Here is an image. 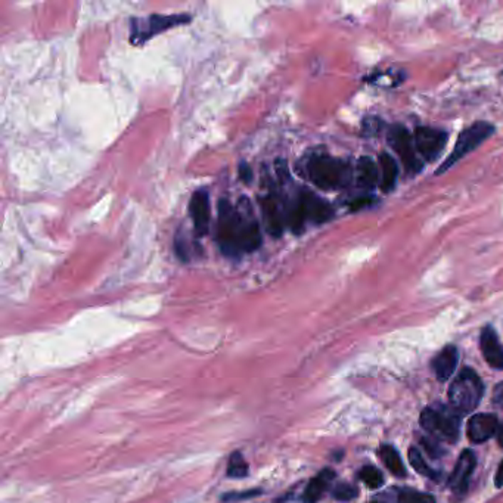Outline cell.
I'll return each instance as SVG.
<instances>
[{"label":"cell","instance_id":"6da1fadb","mask_svg":"<svg viewBox=\"0 0 503 503\" xmlns=\"http://www.w3.org/2000/svg\"><path fill=\"white\" fill-rule=\"evenodd\" d=\"M217 242L223 253L230 257L253 253L260 248V224L245 198L239 205H234L229 199L219 201Z\"/></svg>","mask_w":503,"mask_h":503},{"label":"cell","instance_id":"7a4b0ae2","mask_svg":"<svg viewBox=\"0 0 503 503\" xmlns=\"http://www.w3.org/2000/svg\"><path fill=\"white\" fill-rule=\"evenodd\" d=\"M306 172L310 182L325 191L340 190L347 186L351 179L350 164L326 154L313 155L307 161Z\"/></svg>","mask_w":503,"mask_h":503},{"label":"cell","instance_id":"3957f363","mask_svg":"<svg viewBox=\"0 0 503 503\" xmlns=\"http://www.w3.org/2000/svg\"><path fill=\"white\" fill-rule=\"evenodd\" d=\"M460 416L462 413H459L452 406L434 405L422 410L419 421H421L422 428L435 438L455 443L459 438L460 422H462Z\"/></svg>","mask_w":503,"mask_h":503},{"label":"cell","instance_id":"277c9868","mask_svg":"<svg viewBox=\"0 0 503 503\" xmlns=\"http://www.w3.org/2000/svg\"><path fill=\"white\" fill-rule=\"evenodd\" d=\"M484 394L483 381L470 368H465L457 373L455 381L449 388V400L453 409L459 413H470L478 408Z\"/></svg>","mask_w":503,"mask_h":503},{"label":"cell","instance_id":"5b68a950","mask_svg":"<svg viewBox=\"0 0 503 503\" xmlns=\"http://www.w3.org/2000/svg\"><path fill=\"white\" fill-rule=\"evenodd\" d=\"M494 133V125L487 121H477L467 128L459 135L455 148L447 160L435 170V176H440L450 170L460 160L465 158L468 154L475 151L479 145H483Z\"/></svg>","mask_w":503,"mask_h":503},{"label":"cell","instance_id":"8992f818","mask_svg":"<svg viewBox=\"0 0 503 503\" xmlns=\"http://www.w3.org/2000/svg\"><path fill=\"white\" fill-rule=\"evenodd\" d=\"M387 140H388V145L402 160L405 169L409 175H418L422 170L424 165L416 154L415 139L405 125L402 124L391 125L387 135Z\"/></svg>","mask_w":503,"mask_h":503},{"label":"cell","instance_id":"52a82bcc","mask_svg":"<svg viewBox=\"0 0 503 503\" xmlns=\"http://www.w3.org/2000/svg\"><path fill=\"white\" fill-rule=\"evenodd\" d=\"M187 21H191L190 15H151L146 19H132L130 37L133 43H143L152 36L172 27L186 24Z\"/></svg>","mask_w":503,"mask_h":503},{"label":"cell","instance_id":"ba28073f","mask_svg":"<svg viewBox=\"0 0 503 503\" xmlns=\"http://www.w3.org/2000/svg\"><path fill=\"white\" fill-rule=\"evenodd\" d=\"M413 139L419 155L428 162H434L446 148L449 135L442 129L418 128L415 130Z\"/></svg>","mask_w":503,"mask_h":503},{"label":"cell","instance_id":"9c48e42d","mask_svg":"<svg viewBox=\"0 0 503 503\" xmlns=\"http://www.w3.org/2000/svg\"><path fill=\"white\" fill-rule=\"evenodd\" d=\"M297 198L303 208L306 222L322 224L333 217L332 207L325 199H322L316 194H313L311 191L301 190Z\"/></svg>","mask_w":503,"mask_h":503},{"label":"cell","instance_id":"30bf717a","mask_svg":"<svg viewBox=\"0 0 503 503\" xmlns=\"http://www.w3.org/2000/svg\"><path fill=\"white\" fill-rule=\"evenodd\" d=\"M475 465H477V459L474 452L464 450L460 453L457 462L455 465V470L449 478V487L453 493L456 494L467 493Z\"/></svg>","mask_w":503,"mask_h":503},{"label":"cell","instance_id":"8fae6325","mask_svg":"<svg viewBox=\"0 0 503 503\" xmlns=\"http://www.w3.org/2000/svg\"><path fill=\"white\" fill-rule=\"evenodd\" d=\"M209 212H212V207H209L208 192L205 190L195 191L190 202V213L198 237H205L209 232V220H212Z\"/></svg>","mask_w":503,"mask_h":503},{"label":"cell","instance_id":"7c38bea8","mask_svg":"<svg viewBox=\"0 0 503 503\" xmlns=\"http://www.w3.org/2000/svg\"><path fill=\"white\" fill-rule=\"evenodd\" d=\"M260 204L269 234L274 235L275 238H279L286 223V209L284 208L276 195H269L263 198Z\"/></svg>","mask_w":503,"mask_h":503},{"label":"cell","instance_id":"4fadbf2b","mask_svg":"<svg viewBox=\"0 0 503 503\" xmlns=\"http://www.w3.org/2000/svg\"><path fill=\"white\" fill-rule=\"evenodd\" d=\"M479 347L486 362L492 368L503 370V344L499 341V337L493 326L487 325L481 331Z\"/></svg>","mask_w":503,"mask_h":503},{"label":"cell","instance_id":"5bb4252c","mask_svg":"<svg viewBox=\"0 0 503 503\" xmlns=\"http://www.w3.org/2000/svg\"><path fill=\"white\" fill-rule=\"evenodd\" d=\"M497 416L493 413L474 415L468 422V437L472 443H484L497 432Z\"/></svg>","mask_w":503,"mask_h":503},{"label":"cell","instance_id":"9a60e30c","mask_svg":"<svg viewBox=\"0 0 503 503\" xmlns=\"http://www.w3.org/2000/svg\"><path fill=\"white\" fill-rule=\"evenodd\" d=\"M457 361L459 353L455 346H447L440 351L432 361V369L435 372L437 380L442 383L447 381L457 366Z\"/></svg>","mask_w":503,"mask_h":503},{"label":"cell","instance_id":"2e32d148","mask_svg":"<svg viewBox=\"0 0 503 503\" xmlns=\"http://www.w3.org/2000/svg\"><path fill=\"white\" fill-rule=\"evenodd\" d=\"M333 478H335V472L332 470L321 471L308 483V486L304 492V496H303L304 502L306 503H316L326 493V490L331 487Z\"/></svg>","mask_w":503,"mask_h":503},{"label":"cell","instance_id":"e0dca14e","mask_svg":"<svg viewBox=\"0 0 503 503\" xmlns=\"http://www.w3.org/2000/svg\"><path fill=\"white\" fill-rule=\"evenodd\" d=\"M380 167H381V180H380L381 191L385 194H390L397 185L399 165H397L395 160L390 154L383 152L380 154Z\"/></svg>","mask_w":503,"mask_h":503},{"label":"cell","instance_id":"ac0fdd59","mask_svg":"<svg viewBox=\"0 0 503 503\" xmlns=\"http://www.w3.org/2000/svg\"><path fill=\"white\" fill-rule=\"evenodd\" d=\"M358 180L359 185L365 190H373L381 180L378 167L373 162L370 157H362L358 164Z\"/></svg>","mask_w":503,"mask_h":503},{"label":"cell","instance_id":"d6986e66","mask_svg":"<svg viewBox=\"0 0 503 503\" xmlns=\"http://www.w3.org/2000/svg\"><path fill=\"white\" fill-rule=\"evenodd\" d=\"M378 455H380L381 460L385 464V467L388 468V471L393 475L399 477V478H405L406 477L408 472H406L403 460H402L399 452H397L393 446H390V445L381 446L380 450H378Z\"/></svg>","mask_w":503,"mask_h":503},{"label":"cell","instance_id":"ffe728a7","mask_svg":"<svg viewBox=\"0 0 503 503\" xmlns=\"http://www.w3.org/2000/svg\"><path fill=\"white\" fill-rule=\"evenodd\" d=\"M409 460H410V465L415 468L416 472H419L421 475H425L434 481H437L440 478V472L434 471L427 462H425V459L424 456L421 455V452H419L418 449L412 447L409 450Z\"/></svg>","mask_w":503,"mask_h":503},{"label":"cell","instance_id":"44dd1931","mask_svg":"<svg viewBox=\"0 0 503 503\" xmlns=\"http://www.w3.org/2000/svg\"><path fill=\"white\" fill-rule=\"evenodd\" d=\"M359 477L369 489H380L384 484L383 472L378 468H375L372 465L363 467L361 470V472H359Z\"/></svg>","mask_w":503,"mask_h":503},{"label":"cell","instance_id":"7402d4cb","mask_svg":"<svg viewBox=\"0 0 503 503\" xmlns=\"http://www.w3.org/2000/svg\"><path fill=\"white\" fill-rule=\"evenodd\" d=\"M247 474H248L247 462L239 452H235L232 456H230L229 467H227V475L234 477V478H242V477H247Z\"/></svg>","mask_w":503,"mask_h":503},{"label":"cell","instance_id":"603a6c76","mask_svg":"<svg viewBox=\"0 0 503 503\" xmlns=\"http://www.w3.org/2000/svg\"><path fill=\"white\" fill-rule=\"evenodd\" d=\"M399 503H435V499L428 493H419L408 489L399 493Z\"/></svg>","mask_w":503,"mask_h":503},{"label":"cell","instance_id":"cb8c5ba5","mask_svg":"<svg viewBox=\"0 0 503 503\" xmlns=\"http://www.w3.org/2000/svg\"><path fill=\"white\" fill-rule=\"evenodd\" d=\"M332 496L341 502H350L359 496V490L351 484H338L333 489Z\"/></svg>","mask_w":503,"mask_h":503},{"label":"cell","instance_id":"d4e9b609","mask_svg":"<svg viewBox=\"0 0 503 503\" xmlns=\"http://www.w3.org/2000/svg\"><path fill=\"white\" fill-rule=\"evenodd\" d=\"M380 125H381V121L376 117L368 118L363 123V133L365 135H376L380 130Z\"/></svg>","mask_w":503,"mask_h":503},{"label":"cell","instance_id":"484cf974","mask_svg":"<svg viewBox=\"0 0 503 503\" xmlns=\"http://www.w3.org/2000/svg\"><path fill=\"white\" fill-rule=\"evenodd\" d=\"M422 446L427 449V452L430 453V456L432 457H438L440 455H442V449H440L438 443L435 442V440H428V438H422Z\"/></svg>","mask_w":503,"mask_h":503},{"label":"cell","instance_id":"4316f807","mask_svg":"<svg viewBox=\"0 0 503 503\" xmlns=\"http://www.w3.org/2000/svg\"><path fill=\"white\" fill-rule=\"evenodd\" d=\"M493 405H494L496 408L503 409V381L499 383V384L494 387V391H493Z\"/></svg>","mask_w":503,"mask_h":503},{"label":"cell","instance_id":"83f0119b","mask_svg":"<svg viewBox=\"0 0 503 503\" xmlns=\"http://www.w3.org/2000/svg\"><path fill=\"white\" fill-rule=\"evenodd\" d=\"M372 202H373V198H372V197H362V198L354 199L350 207H351L353 212H358V209H361V208L366 207V205H370Z\"/></svg>","mask_w":503,"mask_h":503},{"label":"cell","instance_id":"f1b7e54d","mask_svg":"<svg viewBox=\"0 0 503 503\" xmlns=\"http://www.w3.org/2000/svg\"><path fill=\"white\" fill-rule=\"evenodd\" d=\"M239 177H241L245 183H249L251 180H253V172H251L249 165H247V164H244V162L239 165Z\"/></svg>","mask_w":503,"mask_h":503},{"label":"cell","instance_id":"f546056e","mask_svg":"<svg viewBox=\"0 0 503 503\" xmlns=\"http://www.w3.org/2000/svg\"><path fill=\"white\" fill-rule=\"evenodd\" d=\"M494 484H496V487H502L503 486V460H502L499 468H497V472H496V477H494Z\"/></svg>","mask_w":503,"mask_h":503},{"label":"cell","instance_id":"4dcf8cb0","mask_svg":"<svg viewBox=\"0 0 503 503\" xmlns=\"http://www.w3.org/2000/svg\"><path fill=\"white\" fill-rule=\"evenodd\" d=\"M496 437H497V443L503 447V421H502V422L499 424V427H497Z\"/></svg>","mask_w":503,"mask_h":503},{"label":"cell","instance_id":"1f68e13d","mask_svg":"<svg viewBox=\"0 0 503 503\" xmlns=\"http://www.w3.org/2000/svg\"><path fill=\"white\" fill-rule=\"evenodd\" d=\"M370 503H384V502H370Z\"/></svg>","mask_w":503,"mask_h":503}]
</instances>
